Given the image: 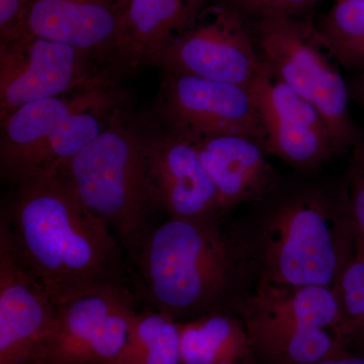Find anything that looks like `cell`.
I'll list each match as a JSON object with an SVG mask.
<instances>
[{
	"label": "cell",
	"instance_id": "1",
	"mask_svg": "<svg viewBox=\"0 0 364 364\" xmlns=\"http://www.w3.org/2000/svg\"><path fill=\"white\" fill-rule=\"evenodd\" d=\"M14 186L0 232L57 306L128 284L121 245L61 172L31 174Z\"/></svg>",
	"mask_w": 364,
	"mask_h": 364
},
{
	"label": "cell",
	"instance_id": "2",
	"mask_svg": "<svg viewBox=\"0 0 364 364\" xmlns=\"http://www.w3.org/2000/svg\"><path fill=\"white\" fill-rule=\"evenodd\" d=\"M222 219H169L153 229L132 260L136 301L177 322L234 312L256 277L240 235Z\"/></svg>",
	"mask_w": 364,
	"mask_h": 364
},
{
	"label": "cell",
	"instance_id": "3",
	"mask_svg": "<svg viewBox=\"0 0 364 364\" xmlns=\"http://www.w3.org/2000/svg\"><path fill=\"white\" fill-rule=\"evenodd\" d=\"M234 225L256 280L335 289L356 252L344 193L335 202L322 191L301 189L275 200L250 222Z\"/></svg>",
	"mask_w": 364,
	"mask_h": 364
},
{
	"label": "cell",
	"instance_id": "4",
	"mask_svg": "<svg viewBox=\"0 0 364 364\" xmlns=\"http://www.w3.org/2000/svg\"><path fill=\"white\" fill-rule=\"evenodd\" d=\"M147 132L117 109L109 124L60 171L79 200L117 235L131 260L154 228L145 176Z\"/></svg>",
	"mask_w": 364,
	"mask_h": 364
},
{
	"label": "cell",
	"instance_id": "5",
	"mask_svg": "<svg viewBox=\"0 0 364 364\" xmlns=\"http://www.w3.org/2000/svg\"><path fill=\"white\" fill-rule=\"evenodd\" d=\"M257 364H316L348 353L335 289L256 280L235 305Z\"/></svg>",
	"mask_w": 364,
	"mask_h": 364
},
{
	"label": "cell",
	"instance_id": "6",
	"mask_svg": "<svg viewBox=\"0 0 364 364\" xmlns=\"http://www.w3.org/2000/svg\"><path fill=\"white\" fill-rule=\"evenodd\" d=\"M262 58L325 119L336 154L350 152L363 138L349 109L348 85L318 26L301 16L256 21Z\"/></svg>",
	"mask_w": 364,
	"mask_h": 364
},
{
	"label": "cell",
	"instance_id": "7",
	"mask_svg": "<svg viewBox=\"0 0 364 364\" xmlns=\"http://www.w3.org/2000/svg\"><path fill=\"white\" fill-rule=\"evenodd\" d=\"M151 65L250 87L264 65L246 16L228 0L212 2Z\"/></svg>",
	"mask_w": 364,
	"mask_h": 364
},
{
	"label": "cell",
	"instance_id": "8",
	"mask_svg": "<svg viewBox=\"0 0 364 364\" xmlns=\"http://www.w3.org/2000/svg\"><path fill=\"white\" fill-rule=\"evenodd\" d=\"M128 284H114L57 306L39 364H112L136 315Z\"/></svg>",
	"mask_w": 364,
	"mask_h": 364
},
{
	"label": "cell",
	"instance_id": "9",
	"mask_svg": "<svg viewBox=\"0 0 364 364\" xmlns=\"http://www.w3.org/2000/svg\"><path fill=\"white\" fill-rule=\"evenodd\" d=\"M157 114L164 131L191 142L233 134L264 144L259 111L246 86L166 72Z\"/></svg>",
	"mask_w": 364,
	"mask_h": 364
},
{
	"label": "cell",
	"instance_id": "10",
	"mask_svg": "<svg viewBox=\"0 0 364 364\" xmlns=\"http://www.w3.org/2000/svg\"><path fill=\"white\" fill-rule=\"evenodd\" d=\"M0 117L95 80L90 52L21 33L0 41Z\"/></svg>",
	"mask_w": 364,
	"mask_h": 364
},
{
	"label": "cell",
	"instance_id": "11",
	"mask_svg": "<svg viewBox=\"0 0 364 364\" xmlns=\"http://www.w3.org/2000/svg\"><path fill=\"white\" fill-rule=\"evenodd\" d=\"M250 90L264 128V147L269 156L306 170L317 168L336 155L331 133L320 112L289 87L265 60Z\"/></svg>",
	"mask_w": 364,
	"mask_h": 364
},
{
	"label": "cell",
	"instance_id": "12",
	"mask_svg": "<svg viewBox=\"0 0 364 364\" xmlns=\"http://www.w3.org/2000/svg\"><path fill=\"white\" fill-rule=\"evenodd\" d=\"M145 176L152 208L169 219L224 217L217 189L191 141L166 131L147 132Z\"/></svg>",
	"mask_w": 364,
	"mask_h": 364
},
{
	"label": "cell",
	"instance_id": "13",
	"mask_svg": "<svg viewBox=\"0 0 364 364\" xmlns=\"http://www.w3.org/2000/svg\"><path fill=\"white\" fill-rule=\"evenodd\" d=\"M57 305L0 232V364H39Z\"/></svg>",
	"mask_w": 364,
	"mask_h": 364
},
{
	"label": "cell",
	"instance_id": "14",
	"mask_svg": "<svg viewBox=\"0 0 364 364\" xmlns=\"http://www.w3.org/2000/svg\"><path fill=\"white\" fill-rule=\"evenodd\" d=\"M226 215L245 203H259L277 188L279 176L264 144L246 135H220L193 142Z\"/></svg>",
	"mask_w": 364,
	"mask_h": 364
},
{
	"label": "cell",
	"instance_id": "15",
	"mask_svg": "<svg viewBox=\"0 0 364 364\" xmlns=\"http://www.w3.org/2000/svg\"><path fill=\"white\" fill-rule=\"evenodd\" d=\"M119 21V14L107 0H32L16 35L28 33L91 54H114Z\"/></svg>",
	"mask_w": 364,
	"mask_h": 364
},
{
	"label": "cell",
	"instance_id": "16",
	"mask_svg": "<svg viewBox=\"0 0 364 364\" xmlns=\"http://www.w3.org/2000/svg\"><path fill=\"white\" fill-rule=\"evenodd\" d=\"M214 0H130L119 14L114 55L127 65L152 62Z\"/></svg>",
	"mask_w": 364,
	"mask_h": 364
},
{
	"label": "cell",
	"instance_id": "17",
	"mask_svg": "<svg viewBox=\"0 0 364 364\" xmlns=\"http://www.w3.org/2000/svg\"><path fill=\"white\" fill-rule=\"evenodd\" d=\"M95 85L91 83L73 97L45 98L23 105L2 119L0 169L4 181L14 184L28 174L38 154L85 104Z\"/></svg>",
	"mask_w": 364,
	"mask_h": 364
},
{
	"label": "cell",
	"instance_id": "18",
	"mask_svg": "<svg viewBox=\"0 0 364 364\" xmlns=\"http://www.w3.org/2000/svg\"><path fill=\"white\" fill-rule=\"evenodd\" d=\"M181 364H257L241 318L207 314L178 322Z\"/></svg>",
	"mask_w": 364,
	"mask_h": 364
},
{
	"label": "cell",
	"instance_id": "19",
	"mask_svg": "<svg viewBox=\"0 0 364 364\" xmlns=\"http://www.w3.org/2000/svg\"><path fill=\"white\" fill-rule=\"evenodd\" d=\"M112 364H181L178 322L150 306L136 313Z\"/></svg>",
	"mask_w": 364,
	"mask_h": 364
},
{
	"label": "cell",
	"instance_id": "20",
	"mask_svg": "<svg viewBox=\"0 0 364 364\" xmlns=\"http://www.w3.org/2000/svg\"><path fill=\"white\" fill-rule=\"evenodd\" d=\"M317 26L340 65L364 70V1L335 0Z\"/></svg>",
	"mask_w": 364,
	"mask_h": 364
},
{
	"label": "cell",
	"instance_id": "21",
	"mask_svg": "<svg viewBox=\"0 0 364 364\" xmlns=\"http://www.w3.org/2000/svg\"><path fill=\"white\" fill-rule=\"evenodd\" d=\"M343 315L345 336L350 346L364 352V254L345 267L335 287Z\"/></svg>",
	"mask_w": 364,
	"mask_h": 364
},
{
	"label": "cell",
	"instance_id": "22",
	"mask_svg": "<svg viewBox=\"0 0 364 364\" xmlns=\"http://www.w3.org/2000/svg\"><path fill=\"white\" fill-rule=\"evenodd\" d=\"M350 153L344 195L355 226V254H364V136Z\"/></svg>",
	"mask_w": 364,
	"mask_h": 364
},
{
	"label": "cell",
	"instance_id": "23",
	"mask_svg": "<svg viewBox=\"0 0 364 364\" xmlns=\"http://www.w3.org/2000/svg\"><path fill=\"white\" fill-rule=\"evenodd\" d=\"M245 16L256 21L282 16H301L317 0H229Z\"/></svg>",
	"mask_w": 364,
	"mask_h": 364
},
{
	"label": "cell",
	"instance_id": "24",
	"mask_svg": "<svg viewBox=\"0 0 364 364\" xmlns=\"http://www.w3.org/2000/svg\"><path fill=\"white\" fill-rule=\"evenodd\" d=\"M32 0H0V40L16 35L25 23Z\"/></svg>",
	"mask_w": 364,
	"mask_h": 364
},
{
	"label": "cell",
	"instance_id": "25",
	"mask_svg": "<svg viewBox=\"0 0 364 364\" xmlns=\"http://www.w3.org/2000/svg\"><path fill=\"white\" fill-rule=\"evenodd\" d=\"M348 87L351 100L358 102L364 112V70L358 72Z\"/></svg>",
	"mask_w": 364,
	"mask_h": 364
},
{
	"label": "cell",
	"instance_id": "26",
	"mask_svg": "<svg viewBox=\"0 0 364 364\" xmlns=\"http://www.w3.org/2000/svg\"><path fill=\"white\" fill-rule=\"evenodd\" d=\"M316 364H364L363 354H355L352 352L325 359Z\"/></svg>",
	"mask_w": 364,
	"mask_h": 364
},
{
	"label": "cell",
	"instance_id": "27",
	"mask_svg": "<svg viewBox=\"0 0 364 364\" xmlns=\"http://www.w3.org/2000/svg\"><path fill=\"white\" fill-rule=\"evenodd\" d=\"M109 4H112V7L117 11V13L121 14L122 11H124V7L127 6V4H129L130 0H107Z\"/></svg>",
	"mask_w": 364,
	"mask_h": 364
},
{
	"label": "cell",
	"instance_id": "28",
	"mask_svg": "<svg viewBox=\"0 0 364 364\" xmlns=\"http://www.w3.org/2000/svg\"><path fill=\"white\" fill-rule=\"evenodd\" d=\"M358 1H364V0H358Z\"/></svg>",
	"mask_w": 364,
	"mask_h": 364
}]
</instances>
